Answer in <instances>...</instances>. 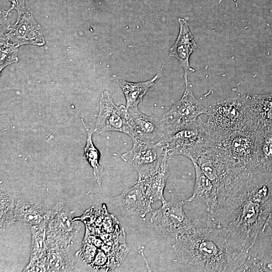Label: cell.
Returning <instances> with one entry per match:
<instances>
[{"label": "cell", "mask_w": 272, "mask_h": 272, "mask_svg": "<svg viewBox=\"0 0 272 272\" xmlns=\"http://www.w3.org/2000/svg\"><path fill=\"white\" fill-rule=\"evenodd\" d=\"M191 160L197 164L218 190L244 169L226 150L214 143L202 148Z\"/></svg>", "instance_id": "obj_5"}, {"label": "cell", "mask_w": 272, "mask_h": 272, "mask_svg": "<svg viewBox=\"0 0 272 272\" xmlns=\"http://www.w3.org/2000/svg\"><path fill=\"white\" fill-rule=\"evenodd\" d=\"M160 77L158 73L152 79L142 82L132 83L121 80L119 85L121 88L126 99V107H137L143 101L146 93L151 90L155 82Z\"/></svg>", "instance_id": "obj_22"}, {"label": "cell", "mask_w": 272, "mask_h": 272, "mask_svg": "<svg viewBox=\"0 0 272 272\" xmlns=\"http://www.w3.org/2000/svg\"><path fill=\"white\" fill-rule=\"evenodd\" d=\"M129 136L132 140L159 144L165 135V129L161 120L146 115L137 107L127 109Z\"/></svg>", "instance_id": "obj_11"}, {"label": "cell", "mask_w": 272, "mask_h": 272, "mask_svg": "<svg viewBox=\"0 0 272 272\" xmlns=\"http://www.w3.org/2000/svg\"><path fill=\"white\" fill-rule=\"evenodd\" d=\"M207 227L232 246L249 252L272 213V168L260 164L239 173L218 191Z\"/></svg>", "instance_id": "obj_1"}, {"label": "cell", "mask_w": 272, "mask_h": 272, "mask_svg": "<svg viewBox=\"0 0 272 272\" xmlns=\"http://www.w3.org/2000/svg\"><path fill=\"white\" fill-rule=\"evenodd\" d=\"M47 221L30 227L32 240L30 261L23 271H45L44 261L47 247Z\"/></svg>", "instance_id": "obj_16"}, {"label": "cell", "mask_w": 272, "mask_h": 272, "mask_svg": "<svg viewBox=\"0 0 272 272\" xmlns=\"http://www.w3.org/2000/svg\"><path fill=\"white\" fill-rule=\"evenodd\" d=\"M258 123L251 120L217 145L226 150L244 169L259 164L255 151Z\"/></svg>", "instance_id": "obj_8"}, {"label": "cell", "mask_w": 272, "mask_h": 272, "mask_svg": "<svg viewBox=\"0 0 272 272\" xmlns=\"http://www.w3.org/2000/svg\"><path fill=\"white\" fill-rule=\"evenodd\" d=\"M107 261V257L103 251L99 250L93 262V266L96 267L102 266Z\"/></svg>", "instance_id": "obj_30"}, {"label": "cell", "mask_w": 272, "mask_h": 272, "mask_svg": "<svg viewBox=\"0 0 272 272\" xmlns=\"http://www.w3.org/2000/svg\"><path fill=\"white\" fill-rule=\"evenodd\" d=\"M15 204L13 196L8 193L1 190L0 196V227L4 230L15 222Z\"/></svg>", "instance_id": "obj_25"}, {"label": "cell", "mask_w": 272, "mask_h": 272, "mask_svg": "<svg viewBox=\"0 0 272 272\" xmlns=\"http://www.w3.org/2000/svg\"><path fill=\"white\" fill-rule=\"evenodd\" d=\"M178 22L180 25L178 36L175 43L170 49V55L175 57L182 66L186 88L189 86L188 74L195 71L189 65V57L196 48L197 45L189 29L186 21L182 18H179Z\"/></svg>", "instance_id": "obj_15"}, {"label": "cell", "mask_w": 272, "mask_h": 272, "mask_svg": "<svg viewBox=\"0 0 272 272\" xmlns=\"http://www.w3.org/2000/svg\"><path fill=\"white\" fill-rule=\"evenodd\" d=\"M164 127L165 135L159 144L168 157L181 155L191 160L202 148L213 143L206 131L205 122L199 117L184 124Z\"/></svg>", "instance_id": "obj_4"}, {"label": "cell", "mask_w": 272, "mask_h": 272, "mask_svg": "<svg viewBox=\"0 0 272 272\" xmlns=\"http://www.w3.org/2000/svg\"><path fill=\"white\" fill-rule=\"evenodd\" d=\"M255 151L259 164L272 168V127L258 125Z\"/></svg>", "instance_id": "obj_23"}, {"label": "cell", "mask_w": 272, "mask_h": 272, "mask_svg": "<svg viewBox=\"0 0 272 272\" xmlns=\"http://www.w3.org/2000/svg\"><path fill=\"white\" fill-rule=\"evenodd\" d=\"M168 158L165 159L156 174L147 178L140 179L142 181L145 192L152 203L160 200L163 204L167 201L163 193L169 176Z\"/></svg>", "instance_id": "obj_21"}, {"label": "cell", "mask_w": 272, "mask_h": 272, "mask_svg": "<svg viewBox=\"0 0 272 272\" xmlns=\"http://www.w3.org/2000/svg\"><path fill=\"white\" fill-rule=\"evenodd\" d=\"M84 253L82 254L83 259L87 262L91 263L95 257L96 247L91 244L87 243L83 248Z\"/></svg>", "instance_id": "obj_28"}, {"label": "cell", "mask_w": 272, "mask_h": 272, "mask_svg": "<svg viewBox=\"0 0 272 272\" xmlns=\"http://www.w3.org/2000/svg\"><path fill=\"white\" fill-rule=\"evenodd\" d=\"M261 232L264 234L270 236L272 244V213L267 218L262 228Z\"/></svg>", "instance_id": "obj_29"}, {"label": "cell", "mask_w": 272, "mask_h": 272, "mask_svg": "<svg viewBox=\"0 0 272 272\" xmlns=\"http://www.w3.org/2000/svg\"><path fill=\"white\" fill-rule=\"evenodd\" d=\"M113 203L124 216H138L145 218L152 213L153 203L147 196L142 181L138 179L132 187L124 189L119 195L114 197Z\"/></svg>", "instance_id": "obj_13"}, {"label": "cell", "mask_w": 272, "mask_h": 272, "mask_svg": "<svg viewBox=\"0 0 272 272\" xmlns=\"http://www.w3.org/2000/svg\"><path fill=\"white\" fill-rule=\"evenodd\" d=\"M50 213L51 210L37 203L20 199L15 204L14 219L31 227L47 221Z\"/></svg>", "instance_id": "obj_18"}, {"label": "cell", "mask_w": 272, "mask_h": 272, "mask_svg": "<svg viewBox=\"0 0 272 272\" xmlns=\"http://www.w3.org/2000/svg\"><path fill=\"white\" fill-rule=\"evenodd\" d=\"M1 71L7 65L17 62V47L11 42L3 39H1Z\"/></svg>", "instance_id": "obj_27"}, {"label": "cell", "mask_w": 272, "mask_h": 272, "mask_svg": "<svg viewBox=\"0 0 272 272\" xmlns=\"http://www.w3.org/2000/svg\"><path fill=\"white\" fill-rule=\"evenodd\" d=\"M132 148L121 155L122 159L131 165L138 174L139 179H144L156 174L166 157H169L162 146L132 140Z\"/></svg>", "instance_id": "obj_7"}, {"label": "cell", "mask_w": 272, "mask_h": 272, "mask_svg": "<svg viewBox=\"0 0 272 272\" xmlns=\"http://www.w3.org/2000/svg\"><path fill=\"white\" fill-rule=\"evenodd\" d=\"M248 112L258 126L272 127V93L245 95Z\"/></svg>", "instance_id": "obj_20"}, {"label": "cell", "mask_w": 272, "mask_h": 272, "mask_svg": "<svg viewBox=\"0 0 272 272\" xmlns=\"http://www.w3.org/2000/svg\"><path fill=\"white\" fill-rule=\"evenodd\" d=\"M74 211L69 210L62 202L51 210L46 225V241L71 244L79 226L72 219Z\"/></svg>", "instance_id": "obj_10"}, {"label": "cell", "mask_w": 272, "mask_h": 272, "mask_svg": "<svg viewBox=\"0 0 272 272\" xmlns=\"http://www.w3.org/2000/svg\"><path fill=\"white\" fill-rule=\"evenodd\" d=\"M82 122L86 128L83 120ZM86 129L88 131V137L84 148V157L92 168L96 180L98 185L101 186L100 173L103 171V167L99 164L100 153L92 141V136L94 132L90 131L87 128Z\"/></svg>", "instance_id": "obj_24"}, {"label": "cell", "mask_w": 272, "mask_h": 272, "mask_svg": "<svg viewBox=\"0 0 272 272\" xmlns=\"http://www.w3.org/2000/svg\"><path fill=\"white\" fill-rule=\"evenodd\" d=\"M172 248L180 263L198 271H236L249 255L207 227L178 237Z\"/></svg>", "instance_id": "obj_2"}, {"label": "cell", "mask_w": 272, "mask_h": 272, "mask_svg": "<svg viewBox=\"0 0 272 272\" xmlns=\"http://www.w3.org/2000/svg\"><path fill=\"white\" fill-rule=\"evenodd\" d=\"M15 24L17 25L16 27H9L7 33L1 35V39L17 46L26 44H44L42 29L30 14L23 13L19 15Z\"/></svg>", "instance_id": "obj_14"}, {"label": "cell", "mask_w": 272, "mask_h": 272, "mask_svg": "<svg viewBox=\"0 0 272 272\" xmlns=\"http://www.w3.org/2000/svg\"><path fill=\"white\" fill-rule=\"evenodd\" d=\"M236 271H272V254L261 259L249 255L244 264Z\"/></svg>", "instance_id": "obj_26"}, {"label": "cell", "mask_w": 272, "mask_h": 272, "mask_svg": "<svg viewBox=\"0 0 272 272\" xmlns=\"http://www.w3.org/2000/svg\"><path fill=\"white\" fill-rule=\"evenodd\" d=\"M195 173L193 191L185 202L201 201L205 203L208 212L215 208L218 202V189L213 182L203 173L199 167L192 162Z\"/></svg>", "instance_id": "obj_17"}, {"label": "cell", "mask_w": 272, "mask_h": 272, "mask_svg": "<svg viewBox=\"0 0 272 272\" xmlns=\"http://www.w3.org/2000/svg\"><path fill=\"white\" fill-rule=\"evenodd\" d=\"M45 271H70L73 268L74 259L69 250L70 246L46 242Z\"/></svg>", "instance_id": "obj_19"}, {"label": "cell", "mask_w": 272, "mask_h": 272, "mask_svg": "<svg viewBox=\"0 0 272 272\" xmlns=\"http://www.w3.org/2000/svg\"><path fill=\"white\" fill-rule=\"evenodd\" d=\"M99 114L93 132L102 133L108 131H119L129 135L127 109L124 105L116 106L107 91L102 93Z\"/></svg>", "instance_id": "obj_9"}, {"label": "cell", "mask_w": 272, "mask_h": 272, "mask_svg": "<svg viewBox=\"0 0 272 272\" xmlns=\"http://www.w3.org/2000/svg\"><path fill=\"white\" fill-rule=\"evenodd\" d=\"M185 202L172 194L169 201L151 213V223L158 231L175 239L192 233L196 228L195 222L187 217L183 211Z\"/></svg>", "instance_id": "obj_6"}, {"label": "cell", "mask_w": 272, "mask_h": 272, "mask_svg": "<svg viewBox=\"0 0 272 272\" xmlns=\"http://www.w3.org/2000/svg\"><path fill=\"white\" fill-rule=\"evenodd\" d=\"M207 113L208 109L195 98L188 86L185 88L181 98L160 120L165 126H176L194 121L200 115Z\"/></svg>", "instance_id": "obj_12"}, {"label": "cell", "mask_w": 272, "mask_h": 272, "mask_svg": "<svg viewBox=\"0 0 272 272\" xmlns=\"http://www.w3.org/2000/svg\"><path fill=\"white\" fill-rule=\"evenodd\" d=\"M208 118L205 122L210 140L218 144L232 133L246 125L251 119L245 95L228 98L208 109Z\"/></svg>", "instance_id": "obj_3"}]
</instances>
